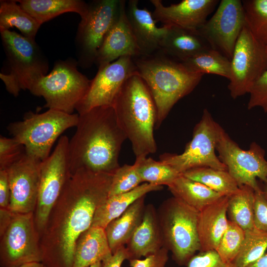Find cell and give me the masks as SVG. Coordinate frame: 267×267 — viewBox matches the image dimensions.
Wrapping results in <instances>:
<instances>
[{
    "mask_svg": "<svg viewBox=\"0 0 267 267\" xmlns=\"http://www.w3.org/2000/svg\"><path fill=\"white\" fill-rule=\"evenodd\" d=\"M267 251V231L255 227L245 230V239L237 256L233 262L235 267H248Z\"/></svg>",
    "mask_w": 267,
    "mask_h": 267,
    "instance_id": "cell-34",
    "label": "cell"
},
{
    "mask_svg": "<svg viewBox=\"0 0 267 267\" xmlns=\"http://www.w3.org/2000/svg\"><path fill=\"white\" fill-rule=\"evenodd\" d=\"M22 8L41 25L66 12H75L85 19L89 4L81 0H18Z\"/></svg>",
    "mask_w": 267,
    "mask_h": 267,
    "instance_id": "cell-27",
    "label": "cell"
},
{
    "mask_svg": "<svg viewBox=\"0 0 267 267\" xmlns=\"http://www.w3.org/2000/svg\"><path fill=\"white\" fill-rule=\"evenodd\" d=\"M0 267H18L41 262L40 235L34 213H12L8 223L0 229Z\"/></svg>",
    "mask_w": 267,
    "mask_h": 267,
    "instance_id": "cell-10",
    "label": "cell"
},
{
    "mask_svg": "<svg viewBox=\"0 0 267 267\" xmlns=\"http://www.w3.org/2000/svg\"><path fill=\"white\" fill-rule=\"evenodd\" d=\"M168 188L173 196L199 212L223 196L204 184L181 174Z\"/></svg>",
    "mask_w": 267,
    "mask_h": 267,
    "instance_id": "cell-28",
    "label": "cell"
},
{
    "mask_svg": "<svg viewBox=\"0 0 267 267\" xmlns=\"http://www.w3.org/2000/svg\"><path fill=\"white\" fill-rule=\"evenodd\" d=\"M245 25L242 0H222L213 15L197 32L211 48L231 60L236 41Z\"/></svg>",
    "mask_w": 267,
    "mask_h": 267,
    "instance_id": "cell-15",
    "label": "cell"
},
{
    "mask_svg": "<svg viewBox=\"0 0 267 267\" xmlns=\"http://www.w3.org/2000/svg\"><path fill=\"white\" fill-rule=\"evenodd\" d=\"M181 175L204 184L223 196H231L239 188L227 170L202 167L190 169Z\"/></svg>",
    "mask_w": 267,
    "mask_h": 267,
    "instance_id": "cell-31",
    "label": "cell"
},
{
    "mask_svg": "<svg viewBox=\"0 0 267 267\" xmlns=\"http://www.w3.org/2000/svg\"><path fill=\"white\" fill-rule=\"evenodd\" d=\"M143 182L138 172V164H125L113 174L108 197L129 192Z\"/></svg>",
    "mask_w": 267,
    "mask_h": 267,
    "instance_id": "cell-37",
    "label": "cell"
},
{
    "mask_svg": "<svg viewBox=\"0 0 267 267\" xmlns=\"http://www.w3.org/2000/svg\"><path fill=\"white\" fill-rule=\"evenodd\" d=\"M262 188L267 196V182L263 183V185L262 186Z\"/></svg>",
    "mask_w": 267,
    "mask_h": 267,
    "instance_id": "cell-47",
    "label": "cell"
},
{
    "mask_svg": "<svg viewBox=\"0 0 267 267\" xmlns=\"http://www.w3.org/2000/svg\"><path fill=\"white\" fill-rule=\"evenodd\" d=\"M101 262H98L88 267H101Z\"/></svg>",
    "mask_w": 267,
    "mask_h": 267,
    "instance_id": "cell-48",
    "label": "cell"
},
{
    "mask_svg": "<svg viewBox=\"0 0 267 267\" xmlns=\"http://www.w3.org/2000/svg\"><path fill=\"white\" fill-rule=\"evenodd\" d=\"M254 224L257 229L267 231V196L262 188L255 191Z\"/></svg>",
    "mask_w": 267,
    "mask_h": 267,
    "instance_id": "cell-41",
    "label": "cell"
},
{
    "mask_svg": "<svg viewBox=\"0 0 267 267\" xmlns=\"http://www.w3.org/2000/svg\"><path fill=\"white\" fill-rule=\"evenodd\" d=\"M112 254L105 229L91 226L76 242L73 267H88Z\"/></svg>",
    "mask_w": 267,
    "mask_h": 267,
    "instance_id": "cell-23",
    "label": "cell"
},
{
    "mask_svg": "<svg viewBox=\"0 0 267 267\" xmlns=\"http://www.w3.org/2000/svg\"><path fill=\"white\" fill-rule=\"evenodd\" d=\"M245 26L261 43L267 45V0H242Z\"/></svg>",
    "mask_w": 267,
    "mask_h": 267,
    "instance_id": "cell-35",
    "label": "cell"
},
{
    "mask_svg": "<svg viewBox=\"0 0 267 267\" xmlns=\"http://www.w3.org/2000/svg\"><path fill=\"white\" fill-rule=\"evenodd\" d=\"M169 251L163 247L155 254L150 255L144 259L129 260L131 267H165L169 259Z\"/></svg>",
    "mask_w": 267,
    "mask_h": 267,
    "instance_id": "cell-42",
    "label": "cell"
},
{
    "mask_svg": "<svg viewBox=\"0 0 267 267\" xmlns=\"http://www.w3.org/2000/svg\"><path fill=\"white\" fill-rule=\"evenodd\" d=\"M69 140L66 135L61 136L52 153L41 163L39 191L34 213L40 237L71 173L68 154Z\"/></svg>",
    "mask_w": 267,
    "mask_h": 267,
    "instance_id": "cell-11",
    "label": "cell"
},
{
    "mask_svg": "<svg viewBox=\"0 0 267 267\" xmlns=\"http://www.w3.org/2000/svg\"><path fill=\"white\" fill-rule=\"evenodd\" d=\"M76 65L71 61L56 62L49 74L35 81L29 90L44 98V107L73 114L90 83Z\"/></svg>",
    "mask_w": 267,
    "mask_h": 267,
    "instance_id": "cell-8",
    "label": "cell"
},
{
    "mask_svg": "<svg viewBox=\"0 0 267 267\" xmlns=\"http://www.w3.org/2000/svg\"><path fill=\"white\" fill-rule=\"evenodd\" d=\"M79 115L48 109L42 113L31 111L22 121L10 123L7 130L12 137L25 147L26 153L41 161L50 155L57 139L67 129L76 127Z\"/></svg>",
    "mask_w": 267,
    "mask_h": 267,
    "instance_id": "cell-6",
    "label": "cell"
},
{
    "mask_svg": "<svg viewBox=\"0 0 267 267\" xmlns=\"http://www.w3.org/2000/svg\"><path fill=\"white\" fill-rule=\"evenodd\" d=\"M187 267H235L224 262L215 250L199 252L189 261Z\"/></svg>",
    "mask_w": 267,
    "mask_h": 267,
    "instance_id": "cell-40",
    "label": "cell"
},
{
    "mask_svg": "<svg viewBox=\"0 0 267 267\" xmlns=\"http://www.w3.org/2000/svg\"><path fill=\"white\" fill-rule=\"evenodd\" d=\"M137 74L133 57H121L99 68L90 81L87 93L76 107L79 115L100 106H112L122 86L131 76Z\"/></svg>",
    "mask_w": 267,
    "mask_h": 267,
    "instance_id": "cell-16",
    "label": "cell"
},
{
    "mask_svg": "<svg viewBox=\"0 0 267 267\" xmlns=\"http://www.w3.org/2000/svg\"><path fill=\"white\" fill-rule=\"evenodd\" d=\"M267 69L266 45L261 43L245 25L235 45L231 59L228 89L235 99L249 91Z\"/></svg>",
    "mask_w": 267,
    "mask_h": 267,
    "instance_id": "cell-12",
    "label": "cell"
},
{
    "mask_svg": "<svg viewBox=\"0 0 267 267\" xmlns=\"http://www.w3.org/2000/svg\"><path fill=\"white\" fill-rule=\"evenodd\" d=\"M9 65L8 74L0 73L6 90L17 97L21 90H29L34 83L46 75L48 63L35 40L9 30L0 31Z\"/></svg>",
    "mask_w": 267,
    "mask_h": 267,
    "instance_id": "cell-7",
    "label": "cell"
},
{
    "mask_svg": "<svg viewBox=\"0 0 267 267\" xmlns=\"http://www.w3.org/2000/svg\"><path fill=\"white\" fill-rule=\"evenodd\" d=\"M124 0H96L89 4L88 14L81 20L77 33L79 63L89 67L106 35L117 20Z\"/></svg>",
    "mask_w": 267,
    "mask_h": 267,
    "instance_id": "cell-14",
    "label": "cell"
},
{
    "mask_svg": "<svg viewBox=\"0 0 267 267\" xmlns=\"http://www.w3.org/2000/svg\"><path fill=\"white\" fill-rule=\"evenodd\" d=\"M138 172L142 182L156 185L167 186L181 174L171 166L150 157L135 159Z\"/></svg>",
    "mask_w": 267,
    "mask_h": 267,
    "instance_id": "cell-33",
    "label": "cell"
},
{
    "mask_svg": "<svg viewBox=\"0 0 267 267\" xmlns=\"http://www.w3.org/2000/svg\"><path fill=\"white\" fill-rule=\"evenodd\" d=\"M266 50H267V45H266Z\"/></svg>",
    "mask_w": 267,
    "mask_h": 267,
    "instance_id": "cell-49",
    "label": "cell"
},
{
    "mask_svg": "<svg viewBox=\"0 0 267 267\" xmlns=\"http://www.w3.org/2000/svg\"><path fill=\"white\" fill-rule=\"evenodd\" d=\"M248 267H267V251L262 257Z\"/></svg>",
    "mask_w": 267,
    "mask_h": 267,
    "instance_id": "cell-45",
    "label": "cell"
},
{
    "mask_svg": "<svg viewBox=\"0 0 267 267\" xmlns=\"http://www.w3.org/2000/svg\"><path fill=\"white\" fill-rule=\"evenodd\" d=\"M210 48L197 31L169 26L168 31L161 44L160 50L183 62Z\"/></svg>",
    "mask_w": 267,
    "mask_h": 267,
    "instance_id": "cell-25",
    "label": "cell"
},
{
    "mask_svg": "<svg viewBox=\"0 0 267 267\" xmlns=\"http://www.w3.org/2000/svg\"><path fill=\"white\" fill-rule=\"evenodd\" d=\"M137 0H129L126 12L140 55H147L160 49L169 26L158 27L152 13L146 8H139Z\"/></svg>",
    "mask_w": 267,
    "mask_h": 267,
    "instance_id": "cell-20",
    "label": "cell"
},
{
    "mask_svg": "<svg viewBox=\"0 0 267 267\" xmlns=\"http://www.w3.org/2000/svg\"><path fill=\"white\" fill-rule=\"evenodd\" d=\"M228 197L222 196L199 212L197 233L200 251L215 250L225 231Z\"/></svg>",
    "mask_w": 267,
    "mask_h": 267,
    "instance_id": "cell-22",
    "label": "cell"
},
{
    "mask_svg": "<svg viewBox=\"0 0 267 267\" xmlns=\"http://www.w3.org/2000/svg\"><path fill=\"white\" fill-rule=\"evenodd\" d=\"M113 176L86 169L70 173L40 237L45 267H73L76 242L108 197Z\"/></svg>",
    "mask_w": 267,
    "mask_h": 267,
    "instance_id": "cell-1",
    "label": "cell"
},
{
    "mask_svg": "<svg viewBox=\"0 0 267 267\" xmlns=\"http://www.w3.org/2000/svg\"><path fill=\"white\" fill-rule=\"evenodd\" d=\"M224 130L204 109L201 119L195 125L191 140L181 154L165 153L160 160L181 174L191 169L208 167L227 170L216 154L218 141Z\"/></svg>",
    "mask_w": 267,
    "mask_h": 267,
    "instance_id": "cell-9",
    "label": "cell"
},
{
    "mask_svg": "<svg viewBox=\"0 0 267 267\" xmlns=\"http://www.w3.org/2000/svg\"><path fill=\"white\" fill-rule=\"evenodd\" d=\"M163 247L157 211L152 204H148L145 206L141 223L126 244L128 260L145 258Z\"/></svg>",
    "mask_w": 267,
    "mask_h": 267,
    "instance_id": "cell-21",
    "label": "cell"
},
{
    "mask_svg": "<svg viewBox=\"0 0 267 267\" xmlns=\"http://www.w3.org/2000/svg\"><path fill=\"white\" fill-rule=\"evenodd\" d=\"M42 161L25 154L6 170L10 190L8 209L17 213H34L37 202Z\"/></svg>",
    "mask_w": 267,
    "mask_h": 267,
    "instance_id": "cell-17",
    "label": "cell"
},
{
    "mask_svg": "<svg viewBox=\"0 0 267 267\" xmlns=\"http://www.w3.org/2000/svg\"><path fill=\"white\" fill-rule=\"evenodd\" d=\"M157 211L164 247L179 266H186L200 251L197 233L199 211L173 196L164 201Z\"/></svg>",
    "mask_w": 267,
    "mask_h": 267,
    "instance_id": "cell-5",
    "label": "cell"
},
{
    "mask_svg": "<svg viewBox=\"0 0 267 267\" xmlns=\"http://www.w3.org/2000/svg\"><path fill=\"white\" fill-rule=\"evenodd\" d=\"M18 267H44L41 262H31L24 264Z\"/></svg>",
    "mask_w": 267,
    "mask_h": 267,
    "instance_id": "cell-46",
    "label": "cell"
},
{
    "mask_svg": "<svg viewBox=\"0 0 267 267\" xmlns=\"http://www.w3.org/2000/svg\"><path fill=\"white\" fill-rule=\"evenodd\" d=\"M133 58L137 74L146 84L155 101L157 129L176 103L194 90L204 75L192 72L182 62L160 50Z\"/></svg>",
    "mask_w": 267,
    "mask_h": 267,
    "instance_id": "cell-3",
    "label": "cell"
},
{
    "mask_svg": "<svg viewBox=\"0 0 267 267\" xmlns=\"http://www.w3.org/2000/svg\"><path fill=\"white\" fill-rule=\"evenodd\" d=\"M254 198L253 188L247 185L239 186L237 191L228 197V220L244 230L253 228Z\"/></svg>",
    "mask_w": 267,
    "mask_h": 267,
    "instance_id": "cell-30",
    "label": "cell"
},
{
    "mask_svg": "<svg viewBox=\"0 0 267 267\" xmlns=\"http://www.w3.org/2000/svg\"><path fill=\"white\" fill-rule=\"evenodd\" d=\"M112 106L131 143L135 159L155 153L157 149L154 135L157 108L148 87L137 74L126 80Z\"/></svg>",
    "mask_w": 267,
    "mask_h": 267,
    "instance_id": "cell-4",
    "label": "cell"
},
{
    "mask_svg": "<svg viewBox=\"0 0 267 267\" xmlns=\"http://www.w3.org/2000/svg\"><path fill=\"white\" fill-rule=\"evenodd\" d=\"M154 6L152 15L163 26L177 27L197 31L219 3L218 0H183L165 6L161 0H151Z\"/></svg>",
    "mask_w": 267,
    "mask_h": 267,
    "instance_id": "cell-18",
    "label": "cell"
},
{
    "mask_svg": "<svg viewBox=\"0 0 267 267\" xmlns=\"http://www.w3.org/2000/svg\"><path fill=\"white\" fill-rule=\"evenodd\" d=\"M192 72L202 74H214L229 80L231 60L218 50H205L181 62Z\"/></svg>",
    "mask_w": 267,
    "mask_h": 267,
    "instance_id": "cell-32",
    "label": "cell"
},
{
    "mask_svg": "<svg viewBox=\"0 0 267 267\" xmlns=\"http://www.w3.org/2000/svg\"><path fill=\"white\" fill-rule=\"evenodd\" d=\"M145 196L134 201L124 212L109 222L105 228L112 254L127 244L141 223L146 206Z\"/></svg>",
    "mask_w": 267,
    "mask_h": 267,
    "instance_id": "cell-24",
    "label": "cell"
},
{
    "mask_svg": "<svg viewBox=\"0 0 267 267\" xmlns=\"http://www.w3.org/2000/svg\"><path fill=\"white\" fill-rule=\"evenodd\" d=\"M125 260H129V255L126 246H124L111 256L103 260L101 267H121Z\"/></svg>",
    "mask_w": 267,
    "mask_h": 267,
    "instance_id": "cell-44",
    "label": "cell"
},
{
    "mask_svg": "<svg viewBox=\"0 0 267 267\" xmlns=\"http://www.w3.org/2000/svg\"><path fill=\"white\" fill-rule=\"evenodd\" d=\"M216 150L218 157L239 186L247 185L255 191L262 189L257 180L267 182V161L265 150L253 142L243 150L225 132L222 133Z\"/></svg>",
    "mask_w": 267,
    "mask_h": 267,
    "instance_id": "cell-13",
    "label": "cell"
},
{
    "mask_svg": "<svg viewBox=\"0 0 267 267\" xmlns=\"http://www.w3.org/2000/svg\"><path fill=\"white\" fill-rule=\"evenodd\" d=\"M249 94L248 109L260 107L267 112V69L254 83Z\"/></svg>",
    "mask_w": 267,
    "mask_h": 267,
    "instance_id": "cell-39",
    "label": "cell"
},
{
    "mask_svg": "<svg viewBox=\"0 0 267 267\" xmlns=\"http://www.w3.org/2000/svg\"><path fill=\"white\" fill-rule=\"evenodd\" d=\"M162 188L163 186L145 182L129 192L108 197L96 209L91 226L105 229L109 222L120 216L136 200L148 193Z\"/></svg>",
    "mask_w": 267,
    "mask_h": 267,
    "instance_id": "cell-26",
    "label": "cell"
},
{
    "mask_svg": "<svg viewBox=\"0 0 267 267\" xmlns=\"http://www.w3.org/2000/svg\"><path fill=\"white\" fill-rule=\"evenodd\" d=\"M17 3L16 0H0V32L15 27L23 36L35 40L41 24Z\"/></svg>",
    "mask_w": 267,
    "mask_h": 267,
    "instance_id": "cell-29",
    "label": "cell"
},
{
    "mask_svg": "<svg viewBox=\"0 0 267 267\" xmlns=\"http://www.w3.org/2000/svg\"><path fill=\"white\" fill-rule=\"evenodd\" d=\"M124 0L120 15L106 35L95 60L98 69L123 56L133 58L140 55L126 12Z\"/></svg>",
    "mask_w": 267,
    "mask_h": 267,
    "instance_id": "cell-19",
    "label": "cell"
},
{
    "mask_svg": "<svg viewBox=\"0 0 267 267\" xmlns=\"http://www.w3.org/2000/svg\"><path fill=\"white\" fill-rule=\"evenodd\" d=\"M74 134L69 140L71 173L86 169L114 174L120 167L119 157L127 136L113 106H100L79 115Z\"/></svg>",
    "mask_w": 267,
    "mask_h": 267,
    "instance_id": "cell-2",
    "label": "cell"
},
{
    "mask_svg": "<svg viewBox=\"0 0 267 267\" xmlns=\"http://www.w3.org/2000/svg\"><path fill=\"white\" fill-rule=\"evenodd\" d=\"M10 190L7 171L0 170V208L8 209Z\"/></svg>",
    "mask_w": 267,
    "mask_h": 267,
    "instance_id": "cell-43",
    "label": "cell"
},
{
    "mask_svg": "<svg viewBox=\"0 0 267 267\" xmlns=\"http://www.w3.org/2000/svg\"><path fill=\"white\" fill-rule=\"evenodd\" d=\"M26 153L25 147L13 137L0 136V170H6Z\"/></svg>",
    "mask_w": 267,
    "mask_h": 267,
    "instance_id": "cell-38",
    "label": "cell"
},
{
    "mask_svg": "<svg viewBox=\"0 0 267 267\" xmlns=\"http://www.w3.org/2000/svg\"></svg>",
    "mask_w": 267,
    "mask_h": 267,
    "instance_id": "cell-50",
    "label": "cell"
},
{
    "mask_svg": "<svg viewBox=\"0 0 267 267\" xmlns=\"http://www.w3.org/2000/svg\"><path fill=\"white\" fill-rule=\"evenodd\" d=\"M245 230L228 220L227 228L215 251L225 262L233 263L242 247Z\"/></svg>",
    "mask_w": 267,
    "mask_h": 267,
    "instance_id": "cell-36",
    "label": "cell"
}]
</instances>
